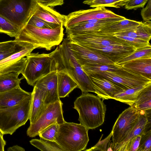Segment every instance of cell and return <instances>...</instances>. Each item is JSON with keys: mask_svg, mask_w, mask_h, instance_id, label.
<instances>
[{"mask_svg": "<svg viewBox=\"0 0 151 151\" xmlns=\"http://www.w3.org/2000/svg\"><path fill=\"white\" fill-rule=\"evenodd\" d=\"M26 58V65L21 74L31 86H34L39 79L53 71L52 59L50 53H31Z\"/></svg>", "mask_w": 151, "mask_h": 151, "instance_id": "cell-7", "label": "cell"}, {"mask_svg": "<svg viewBox=\"0 0 151 151\" xmlns=\"http://www.w3.org/2000/svg\"><path fill=\"white\" fill-rule=\"evenodd\" d=\"M139 114V111L131 106L119 115L111 131V146L120 143L126 138L137 122Z\"/></svg>", "mask_w": 151, "mask_h": 151, "instance_id": "cell-10", "label": "cell"}, {"mask_svg": "<svg viewBox=\"0 0 151 151\" xmlns=\"http://www.w3.org/2000/svg\"><path fill=\"white\" fill-rule=\"evenodd\" d=\"M68 43L73 56L81 66L99 64H116L107 57L94 51L68 40Z\"/></svg>", "mask_w": 151, "mask_h": 151, "instance_id": "cell-13", "label": "cell"}, {"mask_svg": "<svg viewBox=\"0 0 151 151\" xmlns=\"http://www.w3.org/2000/svg\"><path fill=\"white\" fill-rule=\"evenodd\" d=\"M20 73L16 72H11L0 75V93L12 89L20 86L21 81L24 78H19Z\"/></svg>", "mask_w": 151, "mask_h": 151, "instance_id": "cell-28", "label": "cell"}, {"mask_svg": "<svg viewBox=\"0 0 151 151\" xmlns=\"http://www.w3.org/2000/svg\"><path fill=\"white\" fill-rule=\"evenodd\" d=\"M98 96L82 93L74 102L73 108L79 114L80 124L89 130L94 129L104 123L106 106Z\"/></svg>", "mask_w": 151, "mask_h": 151, "instance_id": "cell-2", "label": "cell"}, {"mask_svg": "<svg viewBox=\"0 0 151 151\" xmlns=\"http://www.w3.org/2000/svg\"><path fill=\"white\" fill-rule=\"evenodd\" d=\"M37 0H0V15L21 30L34 14Z\"/></svg>", "mask_w": 151, "mask_h": 151, "instance_id": "cell-6", "label": "cell"}, {"mask_svg": "<svg viewBox=\"0 0 151 151\" xmlns=\"http://www.w3.org/2000/svg\"><path fill=\"white\" fill-rule=\"evenodd\" d=\"M95 74L112 81L124 90L151 83V79L122 66L114 71H107Z\"/></svg>", "mask_w": 151, "mask_h": 151, "instance_id": "cell-9", "label": "cell"}, {"mask_svg": "<svg viewBox=\"0 0 151 151\" xmlns=\"http://www.w3.org/2000/svg\"><path fill=\"white\" fill-rule=\"evenodd\" d=\"M36 48L37 47L35 46H27L20 51L0 61V75L11 72L22 73L26 62L27 58L24 57Z\"/></svg>", "mask_w": 151, "mask_h": 151, "instance_id": "cell-14", "label": "cell"}, {"mask_svg": "<svg viewBox=\"0 0 151 151\" xmlns=\"http://www.w3.org/2000/svg\"><path fill=\"white\" fill-rule=\"evenodd\" d=\"M129 0H86L83 3L92 8L113 7L117 8L124 6Z\"/></svg>", "mask_w": 151, "mask_h": 151, "instance_id": "cell-31", "label": "cell"}, {"mask_svg": "<svg viewBox=\"0 0 151 151\" xmlns=\"http://www.w3.org/2000/svg\"><path fill=\"white\" fill-rule=\"evenodd\" d=\"M21 29L17 26L0 15V33L5 34L11 37H16Z\"/></svg>", "mask_w": 151, "mask_h": 151, "instance_id": "cell-33", "label": "cell"}, {"mask_svg": "<svg viewBox=\"0 0 151 151\" xmlns=\"http://www.w3.org/2000/svg\"><path fill=\"white\" fill-rule=\"evenodd\" d=\"M29 142L32 145L42 151H64L55 141L40 138L33 139Z\"/></svg>", "mask_w": 151, "mask_h": 151, "instance_id": "cell-32", "label": "cell"}, {"mask_svg": "<svg viewBox=\"0 0 151 151\" xmlns=\"http://www.w3.org/2000/svg\"><path fill=\"white\" fill-rule=\"evenodd\" d=\"M139 111H146L151 109V83L141 91L132 105Z\"/></svg>", "mask_w": 151, "mask_h": 151, "instance_id": "cell-29", "label": "cell"}, {"mask_svg": "<svg viewBox=\"0 0 151 151\" xmlns=\"http://www.w3.org/2000/svg\"><path fill=\"white\" fill-rule=\"evenodd\" d=\"M33 15L47 22L58 25H63L66 17V15L61 14L50 7L39 3Z\"/></svg>", "mask_w": 151, "mask_h": 151, "instance_id": "cell-22", "label": "cell"}, {"mask_svg": "<svg viewBox=\"0 0 151 151\" xmlns=\"http://www.w3.org/2000/svg\"><path fill=\"white\" fill-rule=\"evenodd\" d=\"M27 24L40 28L52 29L59 26L47 22L34 15L31 17Z\"/></svg>", "mask_w": 151, "mask_h": 151, "instance_id": "cell-40", "label": "cell"}, {"mask_svg": "<svg viewBox=\"0 0 151 151\" xmlns=\"http://www.w3.org/2000/svg\"><path fill=\"white\" fill-rule=\"evenodd\" d=\"M86 47L102 54L116 63L136 50L134 47L130 45L91 46Z\"/></svg>", "mask_w": 151, "mask_h": 151, "instance_id": "cell-19", "label": "cell"}, {"mask_svg": "<svg viewBox=\"0 0 151 151\" xmlns=\"http://www.w3.org/2000/svg\"><path fill=\"white\" fill-rule=\"evenodd\" d=\"M123 68L151 79V57H145L130 61L122 66Z\"/></svg>", "mask_w": 151, "mask_h": 151, "instance_id": "cell-23", "label": "cell"}, {"mask_svg": "<svg viewBox=\"0 0 151 151\" xmlns=\"http://www.w3.org/2000/svg\"><path fill=\"white\" fill-rule=\"evenodd\" d=\"M59 128V124H51L41 131L38 135L40 138L55 141V138Z\"/></svg>", "mask_w": 151, "mask_h": 151, "instance_id": "cell-37", "label": "cell"}, {"mask_svg": "<svg viewBox=\"0 0 151 151\" xmlns=\"http://www.w3.org/2000/svg\"><path fill=\"white\" fill-rule=\"evenodd\" d=\"M145 57H151V45L137 49L131 54L121 60L116 64L122 66L124 63L130 61Z\"/></svg>", "mask_w": 151, "mask_h": 151, "instance_id": "cell-34", "label": "cell"}, {"mask_svg": "<svg viewBox=\"0 0 151 151\" xmlns=\"http://www.w3.org/2000/svg\"><path fill=\"white\" fill-rule=\"evenodd\" d=\"M111 35L126 36L149 41L151 38V22H141L137 27L130 30Z\"/></svg>", "mask_w": 151, "mask_h": 151, "instance_id": "cell-26", "label": "cell"}, {"mask_svg": "<svg viewBox=\"0 0 151 151\" xmlns=\"http://www.w3.org/2000/svg\"><path fill=\"white\" fill-rule=\"evenodd\" d=\"M37 2L50 7L60 6L64 4V0H37Z\"/></svg>", "mask_w": 151, "mask_h": 151, "instance_id": "cell-43", "label": "cell"}, {"mask_svg": "<svg viewBox=\"0 0 151 151\" xmlns=\"http://www.w3.org/2000/svg\"><path fill=\"white\" fill-rule=\"evenodd\" d=\"M32 95L29 119L30 124L33 123L39 118L46 108L45 104L46 94L44 90L34 86Z\"/></svg>", "mask_w": 151, "mask_h": 151, "instance_id": "cell-21", "label": "cell"}, {"mask_svg": "<svg viewBox=\"0 0 151 151\" xmlns=\"http://www.w3.org/2000/svg\"><path fill=\"white\" fill-rule=\"evenodd\" d=\"M141 137V135H138L131 140L129 145V151H137Z\"/></svg>", "mask_w": 151, "mask_h": 151, "instance_id": "cell-44", "label": "cell"}, {"mask_svg": "<svg viewBox=\"0 0 151 151\" xmlns=\"http://www.w3.org/2000/svg\"><path fill=\"white\" fill-rule=\"evenodd\" d=\"M32 92H27L20 86L11 90L0 93V109L11 107L20 103L30 96Z\"/></svg>", "mask_w": 151, "mask_h": 151, "instance_id": "cell-20", "label": "cell"}, {"mask_svg": "<svg viewBox=\"0 0 151 151\" xmlns=\"http://www.w3.org/2000/svg\"><path fill=\"white\" fill-rule=\"evenodd\" d=\"M141 22L125 18L123 20L114 22L99 31L92 32L113 35L135 28L138 26Z\"/></svg>", "mask_w": 151, "mask_h": 151, "instance_id": "cell-25", "label": "cell"}, {"mask_svg": "<svg viewBox=\"0 0 151 151\" xmlns=\"http://www.w3.org/2000/svg\"><path fill=\"white\" fill-rule=\"evenodd\" d=\"M27 46H27L25 43L15 40L13 43L0 50V61L20 51Z\"/></svg>", "mask_w": 151, "mask_h": 151, "instance_id": "cell-35", "label": "cell"}, {"mask_svg": "<svg viewBox=\"0 0 151 151\" xmlns=\"http://www.w3.org/2000/svg\"><path fill=\"white\" fill-rule=\"evenodd\" d=\"M112 135V132L110 133L109 135L104 139L101 140L103 136L102 134L99 140L98 143L94 146L88 149L85 150L87 151H91L95 150H100L102 151H109V149L110 150H112L111 148V144H110V139Z\"/></svg>", "mask_w": 151, "mask_h": 151, "instance_id": "cell-38", "label": "cell"}, {"mask_svg": "<svg viewBox=\"0 0 151 151\" xmlns=\"http://www.w3.org/2000/svg\"><path fill=\"white\" fill-rule=\"evenodd\" d=\"M68 40L64 39L62 44L50 53L54 71L67 73L76 82L82 93H95L91 81L73 55L68 45Z\"/></svg>", "mask_w": 151, "mask_h": 151, "instance_id": "cell-1", "label": "cell"}, {"mask_svg": "<svg viewBox=\"0 0 151 151\" xmlns=\"http://www.w3.org/2000/svg\"><path fill=\"white\" fill-rule=\"evenodd\" d=\"M34 86L45 91L46 107L49 104L60 100L58 93L57 71H52L42 77Z\"/></svg>", "mask_w": 151, "mask_h": 151, "instance_id": "cell-18", "label": "cell"}, {"mask_svg": "<svg viewBox=\"0 0 151 151\" xmlns=\"http://www.w3.org/2000/svg\"><path fill=\"white\" fill-rule=\"evenodd\" d=\"M105 7H97L93 9L81 10L71 12L66 16L63 26L65 28L93 19L106 18H124Z\"/></svg>", "mask_w": 151, "mask_h": 151, "instance_id": "cell-11", "label": "cell"}, {"mask_svg": "<svg viewBox=\"0 0 151 151\" xmlns=\"http://www.w3.org/2000/svg\"><path fill=\"white\" fill-rule=\"evenodd\" d=\"M14 41L15 40L0 42V50L12 44Z\"/></svg>", "mask_w": 151, "mask_h": 151, "instance_id": "cell-47", "label": "cell"}, {"mask_svg": "<svg viewBox=\"0 0 151 151\" xmlns=\"http://www.w3.org/2000/svg\"><path fill=\"white\" fill-rule=\"evenodd\" d=\"M32 94L19 104L0 109V132L3 135H12L29 119Z\"/></svg>", "mask_w": 151, "mask_h": 151, "instance_id": "cell-5", "label": "cell"}, {"mask_svg": "<svg viewBox=\"0 0 151 151\" xmlns=\"http://www.w3.org/2000/svg\"><path fill=\"white\" fill-rule=\"evenodd\" d=\"M57 71L58 95L59 98L68 96L69 94L78 85L73 79L67 73Z\"/></svg>", "mask_w": 151, "mask_h": 151, "instance_id": "cell-24", "label": "cell"}, {"mask_svg": "<svg viewBox=\"0 0 151 151\" xmlns=\"http://www.w3.org/2000/svg\"><path fill=\"white\" fill-rule=\"evenodd\" d=\"M88 130L82 124L66 122L59 124L55 142L64 151H81L89 141Z\"/></svg>", "mask_w": 151, "mask_h": 151, "instance_id": "cell-4", "label": "cell"}, {"mask_svg": "<svg viewBox=\"0 0 151 151\" xmlns=\"http://www.w3.org/2000/svg\"><path fill=\"white\" fill-rule=\"evenodd\" d=\"M149 83L124 90L115 94L113 99L132 106L142 90Z\"/></svg>", "mask_w": 151, "mask_h": 151, "instance_id": "cell-27", "label": "cell"}, {"mask_svg": "<svg viewBox=\"0 0 151 151\" xmlns=\"http://www.w3.org/2000/svg\"><path fill=\"white\" fill-rule=\"evenodd\" d=\"M116 64H99L90 65H83L81 67L88 76L105 71H114L122 67Z\"/></svg>", "mask_w": 151, "mask_h": 151, "instance_id": "cell-30", "label": "cell"}, {"mask_svg": "<svg viewBox=\"0 0 151 151\" xmlns=\"http://www.w3.org/2000/svg\"><path fill=\"white\" fill-rule=\"evenodd\" d=\"M148 0H129L124 6L127 10H136L139 8H143Z\"/></svg>", "mask_w": 151, "mask_h": 151, "instance_id": "cell-41", "label": "cell"}, {"mask_svg": "<svg viewBox=\"0 0 151 151\" xmlns=\"http://www.w3.org/2000/svg\"><path fill=\"white\" fill-rule=\"evenodd\" d=\"M97 96L103 101L113 99L116 94L124 90L118 84L106 78L96 74L88 76Z\"/></svg>", "mask_w": 151, "mask_h": 151, "instance_id": "cell-17", "label": "cell"}, {"mask_svg": "<svg viewBox=\"0 0 151 151\" xmlns=\"http://www.w3.org/2000/svg\"><path fill=\"white\" fill-rule=\"evenodd\" d=\"M8 151H24V149L23 147L15 145L9 147L7 150Z\"/></svg>", "mask_w": 151, "mask_h": 151, "instance_id": "cell-46", "label": "cell"}, {"mask_svg": "<svg viewBox=\"0 0 151 151\" xmlns=\"http://www.w3.org/2000/svg\"><path fill=\"white\" fill-rule=\"evenodd\" d=\"M125 18H109L91 20L66 28L65 33L67 36H69L83 33L98 32L114 22Z\"/></svg>", "mask_w": 151, "mask_h": 151, "instance_id": "cell-16", "label": "cell"}, {"mask_svg": "<svg viewBox=\"0 0 151 151\" xmlns=\"http://www.w3.org/2000/svg\"><path fill=\"white\" fill-rule=\"evenodd\" d=\"M113 35L122 42L132 46L136 49L150 45L149 41L147 40L135 38L126 36L118 35Z\"/></svg>", "mask_w": 151, "mask_h": 151, "instance_id": "cell-36", "label": "cell"}, {"mask_svg": "<svg viewBox=\"0 0 151 151\" xmlns=\"http://www.w3.org/2000/svg\"><path fill=\"white\" fill-rule=\"evenodd\" d=\"M67 38L71 42L85 47L91 46L130 45L122 42L113 35L93 32L83 33L67 36Z\"/></svg>", "mask_w": 151, "mask_h": 151, "instance_id": "cell-12", "label": "cell"}, {"mask_svg": "<svg viewBox=\"0 0 151 151\" xmlns=\"http://www.w3.org/2000/svg\"><path fill=\"white\" fill-rule=\"evenodd\" d=\"M151 110L139 111L138 120L126 138L120 143L111 146L113 151H129V147L131 140L135 137L142 136L148 130L149 124H150Z\"/></svg>", "mask_w": 151, "mask_h": 151, "instance_id": "cell-15", "label": "cell"}, {"mask_svg": "<svg viewBox=\"0 0 151 151\" xmlns=\"http://www.w3.org/2000/svg\"></svg>", "mask_w": 151, "mask_h": 151, "instance_id": "cell-48", "label": "cell"}, {"mask_svg": "<svg viewBox=\"0 0 151 151\" xmlns=\"http://www.w3.org/2000/svg\"><path fill=\"white\" fill-rule=\"evenodd\" d=\"M3 134L0 132V151H4L6 142L3 138Z\"/></svg>", "mask_w": 151, "mask_h": 151, "instance_id": "cell-45", "label": "cell"}, {"mask_svg": "<svg viewBox=\"0 0 151 151\" xmlns=\"http://www.w3.org/2000/svg\"><path fill=\"white\" fill-rule=\"evenodd\" d=\"M63 24L54 28H40L27 24L20 31L15 40L23 42L27 46L50 50L62 41Z\"/></svg>", "mask_w": 151, "mask_h": 151, "instance_id": "cell-3", "label": "cell"}, {"mask_svg": "<svg viewBox=\"0 0 151 151\" xmlns=\"http://www.w3.org/2000/svg\"><path fill=\"white\" fill-rule=\"evenodd\" d=\"M137 151H151V129L147 130L141 137Z\"/></svg>", "mask_w": 151, "mask_h": 151, "instance_id": "cell-39", "label": "cell"}, {"mask_svg": "<svg viewBox=\"0 0 151 151\" xmlns=\"http://www.w3.org/2000/svg\"><path fill=\"white\" fill-rule=\"evenodd\" d=\"M141 14L145 21L150 20L151 19V0H148L146 6L142 9Z\"/></svg>", "mask_w": 151, "mask_h": 151, "instance_id": "cell-42", "label": "cell"}, {"mask_svg": "<svg viewBox=\"0 0 151 151\" xmlns=\"http://www.w3.org/2000/svg\"><path fill=\"white\" fill-rule=\"evenodd\" d=\"M63 103L60 100L48 105L39 118L30 124L27 134L30 137L38 135L39 133L48 126L65 122L63 116Z\"/></svg>", "mask_w": 151, "mask_h": 151, "instance_id": "cell-8", "label": "cell"}]
</instances>
